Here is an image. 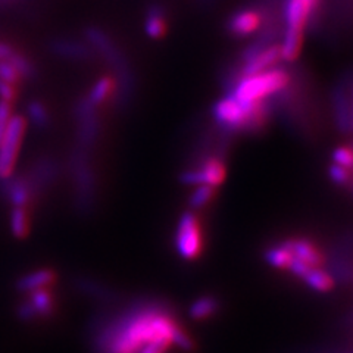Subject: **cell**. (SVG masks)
<instances>
[{"mask_svg": "<svg viewBox=\"0 0 353 353\" xmlns=\"http://www.w3.org/2000/svg\"><path fill=\"white\" fill-rule=\"evenodd\" d=\"M167 340L181 349H193V340L163 306L137 307L106 331L103 353H139L152 341Z\"/></svg>", "mask_w": 353, "mask_h": 353, "instance_id": "obj_1", "label": "cell"}, {"mask_svg": "<svg viewBox=\"0 0 353 353\" xmlns=\"http://www.w3.org/2000/svg\"><path fill=\"white\" fill-rule=\"evenodd\" d=\"M5 183V194L14 205V208H26L34 192H32L31 185L26 176H9L6 180H2Z\"/></svg>", "mask_w": 353, "mask_h": 353, "instance_id": "obj_12", "label": "cell"}, {"mask_svg": "<svg viewBox=\"0 0 353 353\" xmlns=\"http://www.w3.org/2000/svg\"><path fill=\"white\" fill-rule=\"evenodd\" d=\"M117 88H118V83L112 79V77L105 75L94 83L92 90L88 92L87 101L96 108L102 106L108 101V99L115 93Z\"/></svg>", "mask_w": 353, "mask_h": 353, "instance_id": "obj_17", "label": "cell"}, {"mask_svg": "<svg viewBox=\"0 0 353 353\" xmlns=\"http://www.w3.org/2000/svg\"><path fill=\"white\" fill-rule=\"evenodd\" d=\"M88 150L77 148L72 157V172L77 189V202L81 209L90 206L94 193V175L90 161H88Z\"/></svg>", "mask_w": 353, "mask_h": 353, "instance_id": "obj_7", "label": "cell"}, {"mask_svg": "<svg viewBox=\"0 0 353 353\" xmlns=\"http://www.w3.org/2000/svg\"><path fill=\"white\" fill-rule=\"evenodd\" d=\"M0 80L12 85H17L22 80V77L17 71L14 63L9 59H0Z\"/></svg>", "mask_w": 353, "mask_h": 353, "instance_id": "obj_28", "label": "cell"}, {"mask_svg": "<svg viewBox=\"0 0 353 353\" xmlns=\"http://www.w3.org/2000/svg\"><path fill=\"white\" fill-rule=\"evenodd\" d=\"M167 30L168 21L165 10L161 6H152L145 18V32L150 39L159 40L167 34Z\"/></svg>", "mask_w": 353, "mask_h": 353, "instance_id": "obj_15", "label": "cell"}, {"mask_svg": "<svg viewBox=\"0 0 353 353\" xmlns=\"http://www.w3.org/2000/svg\"><path fill=\"white\" fill-rule=\"evenodd\" d=\"M331 158H333V163L341 165V167L353 171V148L350 145L336 148Z\"/></svg>", "mask_w": 353, "mask_h": 353, "instance_id": "obj_27", "label": "cell"}, {"mask_svg": "<svg viewBox=\"0 0 353 353\" xmlns=\"http://www.w3.org/2000/svg\"><path fill=\"white\" fill-rule=\"evenodd\" d=\"M30 301L21 306V316L30 319L36 316H48L54 309V297L48 287L30 292Z\"/></svg>", "mask_w": 353, "mask_h": 353, "instance_id": "obj_10", "label": "cell"}, {"mask_svg": "<svg viewBox=\"0 0 353 353\" xmlns=\"http://www.w3.org/2000/svg\"><path fill=\"white\" fill-rule=\"evenodd\" d=\"M352 130H353V94H352Z\"/></svg>", "mask_w": 353, "mask_h": 353, "instance_id": "obj_33", "label": "cell"}, {"mask_svg": "<svg viewBox=\"0 0 353 353\" xmlns=\"http://www.w3.org/2000/svg\"><path fill=\"white\" fill-rule=\"evenodd\" d=\"M52 50L53 53H57L58 57L62 58H71V59H85L90 52L84 46V44L74 41V40H54L52 43Z\"/></svg>", "mask_w": 353, "mask_h": 353, "instance_id": "obj_18", "label": "cell"}, {"mask_svg": "<svg viewBox=\"0 0 353 353\" xmlns=\"http://www.w3.org/2000/svg\"><path fill=\"white\" fill-rule=\"evenodd\" d=\"M215 123L228 131H258L268 124L271 103L268 101L241 102L231 94L219 99L212 106Z\"/></svg>", "mask_w": 353, "mask_h": 353, "instance_id": "obj_2", "label": "cell"}, {"mask_svg": "<svg viewBox=\"0 0 353 353\" xmlns=\"http://www.w3.org/2000/svg\"><path fill=\"white\" fill-rule=\"evenodd\" d=\"M175 248L183 259L194 261L201 256L203 249L201 219L193 211L184 212L176 224Z\"/></svg>", "mask_w": 353, "mask_h": 353, "instance_id": "obj_4", "label": "cell"}, {"mask_svg": "<svg viewBox=\"0 0 353 353\" xmlns=\"http://www.w3.org/2000/svg\"><path fill=\"white\" fill-rule=\"evenodd\" d=\"M311 289L321 292V293H327L334 287V280L328 272H325L324 270H321L319 267L311 268L307 271V274L302 279Z\"/></svg>", "mask_w": 353, "mask_h": 353, "instance_id": "obj_19", "label": "cell"}, {"mask_svg": "<svg viewBox=\"0 0 353 353\" xmlns=\"http://www.w3.org/2000/svg\"><path fill=\"white\" fill-rule=\"evenodd\" d=\"M328 176L336 185L346 187V189H349L353 181V171L341 167V165L331 162V165L328 167Z\"/></svg>", "mask_w": 353, "mask_h": 353, "instance_id": "obj_25", "label": "cell"}, {"mask_svg": "<svg viewBox=\"0 0 353 353\" xmlns=\"http://www.w3.org/2000/svg\"><path fill=\"white\" fill-rule=\"evenodd\" d=\"M263 24V15L261 10L253 8L240 9L230 17L227 30L234 37H246L256 32Z\"/></svg>", "mask_w": 353, "mask_h": 353, "instance_id": "obj_9", "label": "cell"}, {"mask_svg": "<svg viewBox=\"0 0 353 353\" xmlns=\"http://www.w3.org/2000/svg\"><path fill=\"white\" fill-rule=\"evenodd\" d=\"M28 118L32 124H34L37 128L44 130L48 128L50 124V115H49V110L48 108L44 106L41 102L39 101H32L28 105Z\"/></svg>", "mask_w": 353, "mask_h": 353, "instance_id": "obj_24", "label": "cell"}, {"mask_svg": "<svg viewBox=\"0 0 353 353\" xmlns=\"http://www.w3.org/2000/svg\"><path fill=\"white\" fill-rule=\"evenodd\" d=\"M292 84V75L280 66L252 75L234 77L230 94L241 102L268 101V97L285 92Z\"/></svg>", "mask_w": 353, "mask_h": 353, "instance_id": "obj_3", "label": "cell"}, {"mask_svg": "<svg viewBox=\"0 0 353 353\" xmlns=\"http://www.w3.org/2000/svg\"><path fill=\"white\" fill-rule=\"evenodd\" d=\"M10 118H12V106L9 102L0 101V140H2Z\"/></svg>", "mask_w": 353, "mask_h": 353, "instance_id": "obj_29", "label": "cell"}, {"mask_svg": "<svg viewBox=\"0 0 353 353\" xmlns=\"http://www.w3.org/2000/svg\"><path fill=\"white\" fill-rule=\"evenodd\" d=\"M171 346L170 341L167 340H158V341H152V343L146 345L139 353H165Z\"/></svg>", "mask_w": 353, "mask_h": 353, "instance_id": "obj_30", "label": "cell"}, {"mask_svg": "<svg viewBox=\"0 0 353 353\" xmlns=\"http://www.w3.org/2000/svg\"><path fill=\"white\" fill-rule=\"evenodd\" d=\"M219 307V303L214 297H201V299H197L192 307H190V316L194 319H206L209 316H212Z\"/></svg>", "mask_w": 353, "mask_h": 353, "instance_id": "obj_22", "label": "cell"}, {"mask_svg": "<svg viewBox=\"0 0 353 353\" xmlns=\"http://www.w3.org/2000/svg\"><path fill=\"white\" fill-rule=\"evenodd\" d=\"M10 230L18 239H24L30 231V219L26 208H14L10 212Z\"/></svg>", "mask_w": 353, "mask_h": 353, "instance_id": "obj_21", "label": "cell"}, {"mask_svg": "<svg viewBox=\"0 0 353 353\" xmlns=\"http://www.w3.org/2000/svg\"><path fill=\"white\" fill-rule=\"evenodd\" d=\"M14 53V49L5 43H0V59H8Z\"/></svg>", "mask_w": 353, "mask_h": 353, "instance_id": "obj_32", "label": "cell"}, {"mask_svg": "<svg viewBox=\"0 0 353 353\" xmlns=\"http://www.w3.org/2000/svg\"><path fill=\"white\" fill-rule=\"evenodd\" d=\"M281 243L292 252V255L296 259L303 261L305 263L311 265V267H321V265L324 263V255L311 240L287 239Z\"/></svg>", "mask_w": 353, "mask_h": 353, "instance_id": "obj_11", "label": "cell"}, {"mask_svg": "<svg viewBox=\"0 0 353 353\" xmlns=\"http://www.w3.org/2000/svg\"><path fill=\"white\" fill-rule=\"evenodd\" d=\"M58 172V167L52 159H41L34 168H32L31 174L27 176V180L31 185L32 192L43 189L46 187Z\"/></svg>", "mask_w": 353, "mask_h": 353, "instance_id": "obj_14", "label": "cell"}, {"mask_svg": "<svg viewBox=\"0 0 353 353\" xmlns=\"http://www.w3.org/2000/svg\"><path fill=\"white\" fill-rule=\"evenodd\" d=\"M293 258L294 256L292 255V252L287 249L283 243H280L277 246H272L265 252V259H267L271 267L277 270H289Z\"/></svg>", "mask_w": 353, "mask_h": 353, "instance_id": "obj_20", "label": "cell"}, {"mask_svg": "<svg viewBox=\"0 0 353 353\" xmlns=\"http://www.w3.org/2000/svg\"><path fill=\"white\" fill-rule=\"evenodd\" d=\"M216 189L212 185H194V190L190 193L189 203L193 209H202L212 202Z\"/></svg>", "mask_w": 353, "mask_h": 353, "instance_id": "obj_23", "label": "cell"}, {"mask_svg": "<svg viewBox=\"0 0 353 353\" xmlns=\"http://www.w3.org/2000/svg\"><path fill=\"white\" fill-rule=\"evenodd\" d=\"M319 0H285L283 8V21L285 30L305 32L306 26L316 14Z\"/></svg>", "mask_w": 353, "mask_h": 353, "instance_id": "obj_8", "label": "cell"}, {"mask_svg": "<svg viewBox=\"0 0 353 353\" xmlns=\"http://www.w3.org/2000/svg\"><path fill=\"white\" fill-rule=\"evenodd\" d=\"M334 115L340 131L352 130V99L343 87H337L333 93Z\"/></svg>", "mask_w": 353, "mask_h": 353, "instance_id": "obj_13", "label": "cell"}, {"mask_svg": "<svg viewBox=\"0 0 353 353\" xmlns=\"http://www.w3.org/2000/svg\"><path fill=\"white\" fill-rule=\"evenodd\" d=\"M27 119L21 115L10 118L5 134L0 140V180L14 175L15 163L19 154L22 140L26 136Z\"/></svg>", "mask_w": 353, "mask_h": 353, "instance_id": "obj_5", "label": "cell"}, {"mask_svg": "<svg viewBox=\"0 0 353 353\" xmlns=\"http://www.w3.org/2000/svg\"><path fill=\"white\" fill-rule=\"evenodd\" d=\"M57 281V274H54L52 270H39L31 272L26 277H22L18 283V289L21 292L30 293L32 290H39V289H44V287H49L50 284H53Z\"/></svg>", "mask_w": 353, "mask_h": 353, "instance_id": "obj_16", "label": "cell"}, {"mask_svg": "<svg viewBox=\"0 0 353 353\" xmlns=\"http://www.w3.org/2000/svg\"><path fill=\"white\" fill-rule=\"evenodd\" d=\"M8 59L14 63V66L22 79H32V77L36 75L34 65H32L31 61H28L26 57H22L21 53L14 52Z\"/></svg>", "mask_w": 353, "mask_h": 353, "instance_id": "obj_26", "label": "cell"}, {"mask_svg": "<svg viewBox=\"0 0 353 353\" xmlns=\"http://www.w3.org/2000/svg\"><path fill=\"white\" fill-rule=\"evenodd\" d=\"M227 179V165L224 159L216 154H211V157L203 158L199 162L197 167L185 170L181 175L180 180L185 185H212L218 189L219 185H223Z\"/></svg>", "mask_w": 353, "mask_h": 353, "instance_id": "obj_6", "label": "cell"}, {"mask_svg": "<svg viewBox=\"0 0 353 353\" xmlns=\"http://www.w3.org/2000/svg\"><path fill=\"white\" fill-rule=\"evenodd\" d=\"M350 146H352V148H353V143H350ZM349 189H350V190H352V194H353V181H352V185H350V187H349Z\"/></svg>", "mask_w": 353, "mask_h": 353, "instance_id": "obj_34", "label": "cell"}, {"mask_svg": "<svg viewBox=\"0 0 353 353\" xmlns=\"http://www.w3.org/2000/svg\"><path fill=\"white\" fill-rule=\"evenodd\" d=\"M17 96V90H15V85L5 83L3 80H0V101H5L12 103V101Z\"/></svg>", "mask_w": 353, "mask_h": 353, "instance_id": "obj_31", "label": "cell"}]
</instances>
